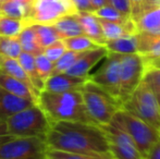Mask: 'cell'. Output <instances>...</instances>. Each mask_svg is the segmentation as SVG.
<instances>
[{
    "instance_id": "obj_1",
    "label": "cell",
    "mask_w": 160,
    "mask_h": 159,
    "mask_svg": "<svg viewBox=\"0 0 160 159\" xmlns=\"http://www.w3.org/2000/svg\"><path fill=\"white\" fill-rule=\"evenodd\" d=\"M45 142L48 148L69 153H109L105 131L96 123L56 121L51 123Z\"/></svg>"
},
{
    "instance_id": "obj_2",
    "label": "cell",
    "mask_w": 160,
    "mask_h": 159,
    "mask_svg": "<svg viewBox=\"0 0 160 159\" xmlns=\"http://www.w3.org/2000/svg\"><path fill=\"white\" fill-rule=\"evenodd\" d=\"M37 105L44 110L51 123L56 121H78L94 123L85 108L81 91L62 93L42 91Z\"/></svg>"
},
{
    "instance_id": "obj_3",
    "label": "cell",
    "mask_w": 160,
    "mask_h": 159,
    "mask_svg": "<svg viewBox=\"0 0 160 159\" xmlns=\"http://www.w3.org/2000/svg\"><path fill=\"white\" fill-rule=\"evenodd\" d=\"M80 91L87 113L96 124H108L122 109V102L116 96L91 80H87Z\"/></svg>"
},
{
    "instance_id": "obj_4",
    "label": "cell",
    "mask_w": 160,
    "mask_h": 159,
    "mask_svg": "<svg viewBox=\"0 0 160 159\" xmlns=\"http://www.w3.org/2000/svg\"><path fill=\"white\" fill-rule=\"evenodd\" d=\"M9 133L14 137L46 138L51 122L37 104L21 110L7 119Z\"/></svg>"
},
{
    "instance_id": "obj_5",
    "label": "cell",
    "mask_w": 160,
    "mask_h": 159,
    "mask_svg": "<svg viewBox=\"0 0 160 159\" xmlns=\"http://www.w3.org/2000/svg\"><path fill=\"white\" fill-rule=\"evenodd\" d=\"M122 109L159 130L160 108L158 102L156 95L143 80L122 104Z\"/></svg>"
},
{
    "instance_id": "obj_6",
    "label": "cell",
    "mask_w": 160,
    "mask_h": 159,
    "mask_svg": "<svg viewBox=\"0 0 160 159\" xmlns=\"http://www.w3.org/2000/svg\"><path fill=\"white\" fill-rule=\"evenodd\" d=\"M118 117L141 155L146 159L150 148L160 138V131L123 109L118 112Z\"/></svg>"
},
{
    "instance_id": "obj_7",
    "label": "cell",
    "mask_w": 160,
    "mask_h": 159,
    "mask_svg": "<svg viewBox=\"0 0 160 159\" xmlns=\"http://www.w3.org/2000/svg\"><path fill=\"white\" fill-rule=\"evenodd\" d=\"M71 0H33L30 3L28 14L24 22L32 24H51L60 17L76 13Z\"/></svg>"
},
{
    "instance_id": "obj_8",
    "label": "cell",
    "mask_w": 160,
    "mask_h": 159,
    "mask_svg": "<svg viewBox=\"0 0 160 159\" xmlns=\"http://www.w3.org/2000/svg\"><path fill=\"white\" fill-rule=\"evenodd\" d=\"M100 127L106 133L109 145V153L113 159H145L123 127L118 113L108 124Z\"/></svg>"
},
{
    "instance_id": "obj_9",
    "label": "cell",
    "mask_w": 160,
    "mask_h": 159,
    "mask_svg": "<svg viewBox=\"0 0 160 159\" xmlns=\"http://www.w3.org/2000/svg\"><path fill=\"white\" fill-rule=\"evenodd\" d=\"M47 151L44 138L13 137L0 145V159H46Z\"/></svg>"
},
{
    "instance_id": "obj_10",
    "label": "cell",
    "mask_w": 160,
    "mask_h": 159,
    "mask_svg": "<svg viewBox=\"0 0 160 159\" xmlns=\"http://www.w3.org/2000/svg\"><path fill=\"white\" fill-rule=\"evenodd\" d=\"M144 72H145V62L139 53L120 55L119 99L122 104L142 82Z\"/></svg>"
},
{
    "instance_id": "obj_11",
    "label": "cell",
    "mask_w": 160,
    "mask_h": 159,
    "mask_svg": "<svg viewBox=\"0 0 160 159\" xmlns=\"http://www.w3.org/2000/svg\"><path fill=\"white\" fill-rule=\"evenodd\" d=\"M102 66L94 74H89L88 80L98 86L111 93L119 99V84H120V55L108 52ZM120 100V99H119Z\"/></svg>"
},
{
    "instance_id": "obj_12",
    "label": "cell",
    "mask_w": 160,
    "mask_h": 159,
    "mask_svg": "<svg viewBox=\"0 0 160 159\" xmlns=\"http://www.w3.org/2000/svg\"><path fill=\"white\" fill-rule=\"evenodd\" d=\"M108 55V50L105 46H98L96 48L80 52L76 61L65 73L80 77H88L92 69L97 63L103 60Z\"/></svg>"
},
{
    "instance_id": "obj_13",
    "label": "cell",
    "mask_w": 160,
    "mask_h": 159,
    "mask_svg": "<svg viewBox=\"0 0 160 159\" xmlns=\"http://www.w3.org/2000/svg\"><path fill=\"white\" fill-rule=\"evenodd\" d=\"M88 77H80L70 75L68 73H56L51 74L46 80L42 91L62 93L70 91H80Z\"/></svg>"
},
{
    "instance_id": "obj_14",
    "label": "cell",
    "mask_w": 160,
    "mask_h": 159,
    "mask_svg": "<svg viewBox=\"0 0 160 159\" xmlns=\"http://www.w3.org/2000/svg\"><path fill=\"white\" fill-rule=\"evenodd\" d=\"M35 104L32 100L11 94L0 87V120L7 121L13 115Z\"/></svg>"
},
{
    "instance_id": "obj_15",
    "label": "cell",
    "mask_w": 160,
    "mask_h": 159,
    "mask_svg": "<svg viewBox=\"0 0 160 159\" xmlns=\"http://www.w3.org/2000/svg\"><path fill=\"white\" fill-rule=\"evenodd\" d=\"M136 33L160 35V6L152 7L133 20Z\"/></svg>"
},
{
    "instance_id": "obj_16",
    "label": "cell",
    "mask_w": 160,
    "mask_h": 159,
    "mask_svg": "<svg viewBox=\"0 0 160 159\" xmlns=\"http://www.w3.org/2000/svg\"><path fill=\"white\" fill-rule=\"evenodd\" d=\"M75 15L81 24L83 34L99 46H105L106 39L102 35L98 17L93 12H76Z\"/></svg>"
},
{
    "instance_id": "obj_17",
    "label": "cell",
    "mask_w": 160,
    "mask_h": 159,
    "mask_svg": "<svg viewBox=\"0 0 160 159\" xmlns=\"http://www.w3.org/2000/svg\"><path fill=\"white\" fill-rule=\"evenodd\" d=\"M0 87L8 91L9 93L30 99L37 104V98L39 95L38 92H36L33 87H31L26 83L15 79L11 75L6 74L1 71H0Z\"/></svg>"
},
{
    "instance_id": "obj_18",
    "label": "cell",
    "mask_w": 160,
    "mask_h": 159,
    "mask_svg": "<svg viewBox=\"0 0 160 159\" xmlns=\"http://www.w3.org/2000/svg\"><path fill=\"white\" fill-rule=\"evenodd\" d=\"M99 22H100L101 31H102V35L105 37L106 42L107 40L120 38V37L136 33L135 24L132 19L124 22V23L106 21V20L101 19H99Z\"/></svg>"
},
{
    "instance_id": "obj_19",
    "label": "cell",
    "mask_w": 160,
    "mask_h": 159,
    "mask_svg": "<svg viewBox=\"0 0 160 159\" xmlns=\"http://www.w3.org/2000/svg\"><path fill=\"white\" fill-rule=\"evenodd\" d=\"M138 53L143 57L144 62L160 58V35L137 33Z\"/></svg>"
},
{
    "instance_id": "obj_20",
    "label": "cell",
    "mask_w": 160,
    "mask_h": 159,
    "mask_svg": "<svg viewBox=\"0 0 160 159\" xmlns=\"http://www.w3.org/2000/svg\"><path fill=\"white\" fill-rule=\"evenodd\" d=\"M105 47L108 52L120 53V55H131V53H138V38L137 33L127 35L117 39L107 40Z\"/></svg>"
},
{
    "instance_id": "obj_21",
    "label": "cell",
    "mask_w": 160,
    "mask_h": 159,
    "mask_svg": "<svg viewBox=\"0 0 160 159\" xmlns=\"http://www.w3.org/2000/svg\"><path fill=\"white\" fill-rule=\"evenodd\" d=\"M51 25H53V27L56 28L61 39L83 35V30L81 27V24L76 17L75 13L60 17Z\"/></svg>"
},
{
    "instance_id": "obj_22",
    "label": "cell",
    "mask_w": 160,
    "mask_h": 159,
    "mask_svg": "<svg viewBox=\"0 0 160 159\" xmlns=\"http://www.w3.org/2000/svg\"><path fill=\"white\" fill-rule=\"evenodd\" d=\"M0 71L6 73V74L15 77V79L22 81V82L26 83V84L30 85L31 87H33L36 92H38L37 89L33 86L30 77H28L25 71L23 70V68H22V66L20 64L18 59L7 58V57H3V56H0ZM38 93H39V92H38Z\"/></svg>"
},
{
    "instance_id": "obj_23",
    "label": "cell",
    "mask_w": 160,
    "mask_h": 159,
    "mask_svg": "<svg viewBox=\"0 0 160 159\" xmlns=\"http://www.w3.org/2000/svg\"><path fill=\"white\" fill-rule=\"evenodd\" d=\"M18 60H19L20 64L22 66L23 70L25 71V73L28 74V77H30L33 86L40 93V92L44 89V82L39 79V77H38V74H37V71H36L35 56L32 55V53L22 51L21 55L18 58Z\"/></svg>"
},
{
    "instance_id": "obj_24",
    "label": "cell",
    "mask_w": 160,
    "mask_h": 159,
    "mask_svg": "<svg viewBox=\"0 0 160 159\" xmlns=\"http://www.w3.org/2000/svg\"><path fill=\"white\" fill-rule=\"evenodd\" d=\"M18 39L21 45L22 51L32 53L34 56H37L42 52V48L38 42L37 36L34 32L32 25L25 26L18 35Z\"/></svg>"
},
{
    "instance_id": "obj_25",
    "label": "cell",
    "mask_w": 160,
    "mask_h": 159,
    "mask_svg": "<svg viewBox=\"0 0 160 159\" xmlns=\"http://www.w3.org/2000/svg\"><path fill=\"white\" fill-rule=\"evenodd\" d=\"M30 10V3L17 1V0H4L0 3V14L4 17L18 20H25Z\"/></svg>"
},
{
    "instance_id": "obj_26",
    "label": "cell",
    "mask_w": 160,
    "mask_h": 159,
    "mask_svg": "<svg viewBox=\"0 0 160 159\" xmlns=\"http://www.w3.org/2000/svg\"><path fill=\"white\" fill-rule=\"evenodd\" d=\"M32 27L35 32L36 36H37L38 42H39L40 47L42 49L46 48L47 46L51 45L52 42H57V40L61 39L53 27V25H49V24H32Z\"/></svg>"
},
{
    "instance_id": "obj_27",
    "label": "cell",
    "mask_w": 160,
    "mask_h": 159,
    "mask_svg": "<svg viewBox=\"0 0 160 159\" xmlns=\"http://www.w3.org/2000/svg\"><path fill=\"white\" fill-rule=\"evenodd\" d=\"M46 159H113L111 154H83L50 149L47 151Z\"/></svg>"
},
{
    "instance_id": "obj_28",
    "label": "cell",
    "mask_w": 160,
    "mask_h": 159,
    "mask_svg": "<svg viewBox=\"0 0 160 159\" xmlns=\"http://www.w3.org/2000/svg\"><path fill=\"white\" fill-rule=\"evenodd\" d=\"M26 25L23 20L12 19L0 14V36L18 37Z\"/></svg>"
},
{
    "instance_id": "obj_29",
    "label": "cell",
    "mask_w": 160,
    "mask_h": 159,
    "mask_svg": "<svg viewBox=\"0 0 160 159\" xmlns=\"http://www.w3.org/2000/svg\"><path fill=\"white\" fill-rule=\"evenodd\" d=\"M22 52L18 37L0 36V56L18 59Z\"/></svg>"
},
{
    "instance_id": "obj_30",
    "label": "cell",
    "mask_w": 160,
    "mask_h": 159,
    "mask_svg": "<svg viewBox=\"0 0 160 159\" xmlns=\"http://www.w3.org/2000/svg\"><path fill=\"white\" fill-rule=\"evenodd\" d=\"M63 42L68 50L76 51V52H83V51L89 50V49L96 48V47L99 46L96 42H94L91 38L85 36L84 34L78 35V36L70 37V38H65L63 39Z\"/></svg>"
},
{
    "instance_id": "obj_31",
    "label": "cell",
    "mask_w": 160,
    "mask_h": 159,
    "mask_svg": "<svg viewBox=\"0 0 160 159\" xmlns=\"http://www.w3.org/2000/svg\"><path fill=\"white\" fill-rule=\"evenodd\" d=\"M93 13L96 15L98 19L106 20V21H111V22H120V23H124V22L131 20V17H125L121 12H119L117 9L111 7L110 4H105L101 8L97 9L93 11Z\"/></svg>"
},
{
    "instance_id": "obj_32",
    "label": "cell",
    "mask_w": 160,
    "mask_h": 159,
    "mask_svg": "<svg viewBox=\"0 0 160 159\" xmlns=\"http://www.w3.org/2000/svg\"><path fill=\"white\" fill-rule=\"evenodd\" d=\"M80 52L72 50H67L57 61L53 63V70L52 74L56 73H65L74 64V62L76 61Z\"/></svg>"
},
{
    "instance_id": "obj_33",
    "label": "cell",
    "mask_w": 160,
    "mask_h": 159,
    "mask_svg": "<svg viewBox=\"0 0 160 159\" xmlns=\"http://www.w3.org/2000/svg\"><path fill=\"white\" fill-rule=\"evenodd\" d=\"M35 67L37 74L39 77V79L44 82H46V80L52 74L53 70V63L44 55V53H39V55L35 56Z\"/></svg>"
},
{
    "instance_id": "obj_34",
    "label": "cell",
    "mask_w": 160,
    "mask_h": 159,
    "mask_svg": "<svg viewBox=\"0 0 160 159\" xmlns=\"http://www.w3.org/2000/svg\"><path fill=\"white\" fill-rule=\"evenodd\" d=\"M143 82L155 94H160V69H145Z\"/></svg>"
},
{
    "instance_id": "obj_35",
    "label": "cell",
    "mask_w": 160,
    "mask_h": 159,
    "mask_svg": "<svg viewBox=\"0 0 160 159\" xmlns=\"http://www.w3.org/2000/svg\"><path fill=\"white\" fill-rule=\"evenodd\" d=\"M67 50L68 49L63 42V39H59V40H57V42H52L51 45H49V46H47L46 48L42 49V53H44L52 63H55Z\"/></svg>"
},
{
    "instance_id": "obj_36",
    "label": "cell",
    "mask_w": 160,
    "mask_h": 159,
    "mask_svg": "<svg viewBox=\"0 0 160 159\" xmlns=\"http://www.w3.org/2000/svg\"><path fill=\"white\" fill-rule=\"evenodd\" d=\"M131 6V19L134 20L144 11L150 9L148 0H128Z\"/></svg>"
},
{
    "instance_id": "obj_37",
    "label": "cell",
    "mask_w": 160,
    "mask_h": 159,
    "mask_svg": "<svg viewBox=\"0 0 160 159\" xmlns=\"http://www.w3.org/2000/svg\"><path fill=\"white\" fill-rule=\"evenodd\" d=\"M107 4L113 7L125 17H131V6L128 0H107Z\"/></svg>"
},
{
    "instance_id": "obj_38",
    "label": "cell",
    "mask_w": 160,
    "mask_h": 159,
    "mask_svg": "<svg viewBox=\"0 0 160 159\" xmlns=\"http://www.w3.org/2000/svg\"><path fill=\"white\" fill-rule=\"evenodd\" d=\"M78 12H93L89 0H71Z\"/></svg>"
},
{
    "instance_id": "obj_39",
    "label": "cell",
    "mask_w": 160,
    "mask_h": 159,
    "mask_svg": "<svg viewBox=\"0 0 160 159\" xmlns=\"http://www.w3.org/2000/svg\"><path fill=\"white\" fill-rule=\"evenodd\" d=\"M13 137H14V136H12L9 133L6 121L0 120V145L8 142L9 140H11V138H13Z\"/></svg>"
},
{
    "instance_id": "obj_40",
    "label": "cell",
    "mask_w": 160,
    "mask_h": 159,
    "mask_svg": "<svg viewBox=\"0 0 160 159\" xmlns=\"http://www.w3.org/2000/svg\"><path fill=\"white\" fill-rule=\"evenodd\" d=\"M146 159H160V138L150 148L149 153L146 156Z\"/></svg>"
},
{
    "instance_id": "obj_41",
    "label": "cell",
    "mask_w": 160,
    "mask_h": 159,
    "mask_svg": "<svg viewBox=\"0 0 160 159\" xmlns=\"http://www.w3.org/2000/svg\"><path fill=\"white\" fill-rule=\"evenodd\" d=\"M145 69H160V58L145 62Z\"/></svg>"
},
{
    "instance_id": "obj_42",
    "label": "cell",
    "mask_w": 160,
    "mask_h": 159,
    "mask_svg": "<svg viewBox=\"0 0 160 159\" xmlns=\"http://www.w3.org/2000/svg\"><path fill=\"white\" fill-rule=\"evenodd\" d=\"M89 2H91L93 11H95L97 9L101 8L102 6H105V4H107V0H89Z\"/></svg>"
},
{
    "instance_id": "obj_43",
    "label": "cell",
    "mask_w": 160,
    "mask_h": 159,
    "mask_svg": "<svg viewBox=\"0 0 160 159\" xmlns=\"http://www.w3.org/2000/svg\"><path fill=\"white\" fill-rule=\"evenodd\" d=\"M148 4H149L150 8H152V7H158L160 6V0H148Z\"/></svg>"
},
{
    "instance_id": "obj_44",
    "label": "cell",
    "mask_w": 160,
    "mask_h": 159,
    "mask_svg": "<svg viewBox=\"0 0 160 159\" xmlns=\"http://www.w3.org/2000/svg\"><path fill=\"white\" fill-rule=\"evenodd\" d=\"M17 1H20V2H23V3H31L33 0H17Z\"/></svg>"
},
{
    "instance_id": "obj_45",
    "label": "cell",
    "mask_w": 160,
    "mask_h": 159,
    "mask_svg": "<svg viewBox=\"0 0 160 159\" xmlns=\"http://www.w3.org/2000/svg\"><path fill=\"white\" fill-rule=\"evenodd\" d=\"M156 98H157V102H158L159 108H160V94H157V95H156Z\"/></svg>"
},
{
    "instance_id": "obj_46",
    "label": "cell",
    "mask_w": 160,
    "mask_h": 159,
    "mask_svg": "<svg viewBox=\"0 0 160 159\" xmlns=\"http://www.w3.org/2000/svg\"><path fill=\"white\" fill-rule=\"evenodd\" d=\"M4 1V0H0V3H1V2H3Z\"/></svg>"
},
{
    "instance_id": "obj_47",
    "label": "cell",
    "mask_w": 160,
    "mask_h": 159,
    "mask_svg": "<svg viewBox=\"0 0 160 159\" xmlns=\"http://www.w3.org/2000/svg\"><path fill=\"white\" fill-rule=\"evenodd\" d=\"M159 131H160V127H159Z\"/></svg>"
}]
</instances>
